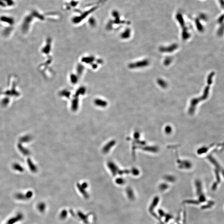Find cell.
<instances>
[{
  "mask_svg": "<svg viewBox=\"0 0 224 224\" xmlns=\"http://www.w3.org/2000/svg\"><path fill=\"white\" fill-rule=\"evenodd\" d=\"M23 218V216L21 213H18L17 215L9 220L7 224H14L16 222L22 220Z\"/></svg>",
  "mask_w": 224,
  "mask_h": 224,
  "instance_id": "6da1fadb",
  "label": "cell"
},
{
  "mask_svg": "<svg viewBox=\"0 0 224 224\" xmlns=\"http://www.w3.org/2000/svg\"><path fill=\"white\" fill-rule=\"evenodd\" d=\"M108 166L113 175H115L118 171V168L113 163L109 162L108 164Z\"/></svg>",
  "mask_w": 224,
  "mask_h": 224,
  "instance_id": "7a4b0ae2",
  "label": "cell"
},
{
  "mask_svg": "<svg viewBox=\"0 0 224 224\" xmlns=\"http://www.w3.org/2000/svg\"><path fill=\"white\" fill-rule=\"evenodd\" d=\"M115 141H111L110 142L108 143V144H106V145L105 146L104 148H103V152L104 153H108L109 151L111 149V147L115 145Z\"/></svg>",
  "mask_w": 224,
  "mask_h": 224,
  "instance_id": "3957f363",
  "label": "cell"
},
{
  "mask_svg": "<svg viewBox=\"0 0 224 224\" xmlns=\"http://www.w3.org/2000/svg\"><path fill=\"white\" fill-rule=\"evenodd\" d=\"M77 187L79 189V191L80 192V193L83 195L84 197L86 199H88L89 197V195H88L87 193L85 191V189L83 188L81 185H80L79 183L77 184Z\"/></svg>",
  "mask_w": 224,
  "mask_h": 224,
  "instance_id": "277c9868",
  "label": "cell"
},
{
  "mask_svg": "<svg viewBox=\"0 0 224 224\" xmlns=\"http://www.w3.org/2000/svg\"><path fill=\"white\" fill-rule=\"evenodd\" d=\"M78 215L79 216V217L85 223L87 224L88 223V216L85 215L84 214H83L82 212H78Z\"/></svg>",
  "mask_w": 224,
  "mask_h": 224,
  "instance_id": "5b68a950",
  "label": "cell"
},
{
  "mask_svg": "<svg viewBox=\"0 0 224 224\" xmlns=\"http://www.w3.org/2000/svg\"><path fill=\"white\" fill-rule=\"evenodd\" d=\"M16 199L20 200H27V198L26 197V195L24 194L23 193H18L16 194L15 195Z\"/></svg>",
  "mask_w": 224,
  "mask_h": 224,
  "instance_id": "8992f818",
  "label": "cell"
},
{
  "mask_svg": "<svg viewBox=\"0 0 224 224\" xmlns=\"http://www.w3.org/2000/svg\"><path fill=\"white\" fill-rule=\"evenodd\" d=\"M37 208L40 212H43L46 209V205L44 203H40L37 205Z\"/></svg>",
  "mask_w": 224,
  "mask_h": 224,
  "instance_id": "52a82bcc",
  "label": "cell"
},
{
  "mask_svg": "<svg viewBox=\"0 0 224 224\" xmlns=\"http://www.w3.org/2000/svg\"><path fill=\"white\" fill-rule=\"evenodd\" d=\"M67 216V212L66 210L62 211L60 215V218L62 220L65 219Z\"/></svg>",
  "mask_w": 224,
  "mask_h": 224,
  "instance_id": "ba28073f",
  "label": "cell"
},
{
  "mask_svg": "<svg viewBox=\"0 0 224 224\" xmlns=\"http://www.w3.org/2000/svg\"><path fill=\"white\" fill-rule=\"evenodd\" d=\"M81 186H82L83 188H84V189H85V188H87V183H85V182H84V183H82V185H81Z\"/></svg>",
  "mask_w": 224,
  "mask_h": 224,
  "instance_id": "9c48e42d",
  "label": "cell"
}]
</instances>
